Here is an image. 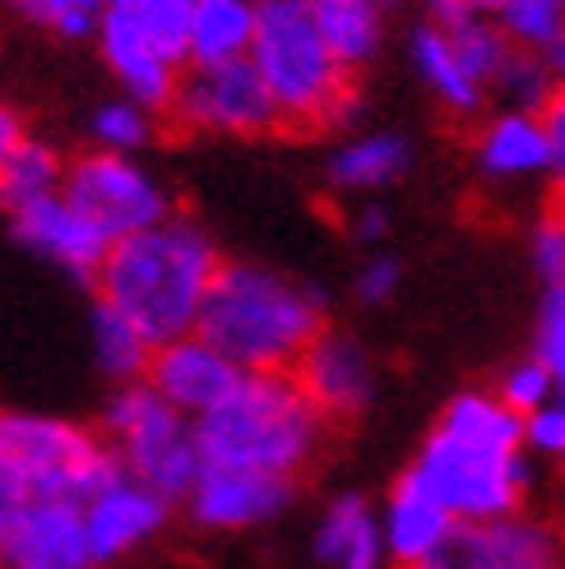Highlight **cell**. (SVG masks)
Returning a JSON list of instances; mask_svg holds the SVG:
<instances>
[{"label": "cell", "instance_id": "1", "mask_svg": "<svg viewBox=\"0 0 565 569\" xmlns=\"http://www.w3.org/2000/svg\"><path fill=\"white\" fill-rule=\"evenodd\" d=\"M524 417L496 389H464L445 403L408 463L459 523H492L524 509L533 491Z\"/></svg>", "mask_w": 565, "mask_h": 569}, {"label": "cell", "instance_id": "2", "mask_svg": "<svg viewBox=\"0 0 565 569\" xmlns=\"http://www.w3.org/2000/svg\"><path fill=\"white\" fill-rule=\"evenodd\" d=\"M218 246L195 218L167 213L107 250L93 278L98 301H107L149 338L167 348L200 329V310L218 273Z\"/></svg>", "mask_w": 565, "mask_h": 569}, {"label": "cell", "instance_id": "3", "mask_svg": "<svg viewBox=\"0 0 565 569\" xmlns=\"http://www.w3.org/2000/svg\"><path fill=\"white\" fill-rule=\"evenodd\" d=\"M241 371H297L325 333V297L256 260H222L200 310V329Z\"/></svg>", "mask_w": 565, "mask_h": 569}, {"label": "cell", "instance_id": "4", "mask_svg": "<svg viewBox=\"0 0 565 569\" xmlns=\"http://www.w3.org/2000/svg\"><path fill=\"white\" fill-rule=\"evenodd\" d=\"M329 417L293 371H246L214 412L195 421L205 463L301 477L329 440Z\"/></svg>", "mask_w": 565, "mask_h": 569}, {"label": "cell", "instance_id": "5", "mask_svg": "<svg viewBox=\"0 0 565 569\" xmlns=\"http://www.w3.org/2000/svg\"><path fill=\"white\" fill-rule=\"evenodd\" d=\"M250 66L269 83L282 111V130L316 134L357 121V79L329 51L316 14H310V0H260Z\"/></svg>", "mask_w": 565, "mask_h": 569}, {"label": "cell", "instance_id": "6", "mask_svg": "<svg viewBox=\"0 0 565 569\" xmlns=\"http://www.w3.org/2000/svg\"><path fill=\"white\" fill-rule=\"evenodd\" d=\"M102 440L111 445V453H117L130 477H139L172 505H186L195 477L205 468L195 417H186L177 403H167L149 380H130L111 389L102 408Z\"/></svg>", "mask_w": 565, "mask_h": 569}, {"label": "cell", "instance_id": "7", "mask_svg": "<svg viewBox=\"0 0 565 569\" xmlns=\"http://www.w3.org/2000/svg\"><path fill=\"white\" fill-rule=\"evenodd\" d=\"M0 453H10L47 491L75 500H89L121 468L111 445L93 436L89 426L47 412H19V408H0Z\"/></svg>", "mask_w": 565, "mask_h": 569}, {"label": "cell", "instance_id": "8", "mask_svg": "<svg viewBox=\"0 0 565 569\" xmlns=\"http://www.w3.org/2000/svg\"><path fill=\"white\" fill-rule=\"evenodd\" d=\"M167 121L190 134L256 139L282 130V111L260 70L250 66V56H241V61L222 66H186L177 98L167 107Z\"/></svg>", "mask_w": 565, "mask_h": 569}, {"label": "cell", "instance_id": "9", "mask_svg": "<svg viewBox=\"0 0 565 569\" xmlns=\"http://www.w3.org/2000/svg\"><path fill=\"white\" fill-rule=\"evenodd\" d=\"M66 199L111 246L172 213L167 190L158 186L149 167H139L130 153H107V149H89L66 167Z\"/></svg>", "mask_w": 565, "mask_h": 569}, {"label": "cell", "instance_id": "10", "mask_svg": "<svg viewBox=\"0 0 565 569\" xmlns=\"http://www.w3.org/2000/svg\"><path fill=\"white\" fill-rule=\"evenodd\" d=\"M422 569H565V528L528 509L492 523H464Z\"/></svg>", "mask_w": 565, "mask_h": 569}, {"label": "cell", "instance_id": "11", "mask_svg": "<svg viewBox=\"0 0 565 569\" xmlns=\"http://www.w3.org/2000/svg\"><path fill=\"white\" fill-rule=\"evenodd\" d=\"M293 496H297L293 477L205 463L186 496V515L205 532H246V528L274 523L293 505Z\"/></svg>", "mask_w": 565, "mask_h": 569}, {"label": "cell", "instance_id": "12", "mask_svg": "<svg viewBox=\"0 0 565 569\" xmlns=\"http://www.w3.org/2000/svg\"><path fill=\"white\" fill-rule=\"evenodd\" d=\"M172 509L177 505L167 496L145 487V481L130 477L126 468H117L89 500H83V523H89L93 560L98 565H117L130 551L149 547L153 537L172 523Z\"/></svg>", "mask_w": 565, "mask_h": 569}, {"label": "cell", "instance_id": "13", "mask_svg": "<svg viewBox=\"0 0 565 569\" xmlns=\"http://www.w3.org/2000/svg\"><path fill=\"white\" fill-rule=\"evenodd\" d=\"M0 569H98L83 500L47 496L0 537Z\"/></svg>", "mask_w": 565, "mask_h": 569}, {"label": "cell", "instance_id": "14", "mask_svg": "<svg viewBox=\"0 0 565 569\" xmlns=\"http://www.w3.org/2000/svg\"><path fill=\"white\" fill-rule=\"evenodd\" d=\"M293 376L329 421H357L376 398V361L344 329H325Z\"/></svg>", "mask_w": 565, "mask_h": 569}, {"label": "cell", "instance_id": "15", "mask_svg": "<svg viewBox=\"0 0 565 569\" xmlns=\"http://www.w3.org/2000/svg\"><path fill=\"white\" fill-rule=\"evenodd\" d=\"M10 232L23 250H33V254H42V260H51L56 269H66L75 278H89V282L98 278L107 250H111V241L66 199V190L14 209Z\"/></svg>", "mask_w": 565, "mask_h": 569}, {"label": "cell", "instance_id": "16", "mask_svg": "<svg viewBox=\"0 0 565 569\" xmlns=\"http://www.w3.org/2000/svg\"><path fill=\"white\" fill-rule=\"evenodd\" d=\"M93 38H98V51H102L111 79L121 83V93L153 107L158 117H167V107L177 98V83H181V66L172 56H167L121 6L102 10Z\"/></svg>", "mask_w": 565, "mask_h": 569}, {"label": "cell", "instance_id": "17", "mask_svg": "<svg viewBox=\"0 0 565 569\" xmlns=\"http://www.w3.org/2000/svg\"><path fill=\"white\" fill-rule=\"evenodd\" d=\"M241 376H246L241 366L222 348H214L205 333H186L177 343L153 352L145 380L167 398V403H177L186 417L200 421L241 385Z\"/></svg>", "mask_w": 565, "mask_h": 569}, {"label": "cell", "instance_id": "18", "mask_svg": "<svg viewBox=\"0 0 565 569\" xmlns=\"http://www.w3.org/2000/svg\"><path fill=\"white\" fill-rule=\"evenodd\" d=\"M380 528H385L389 565L394 569H422L449 547V537H455L464 523L449 515V505L427 487V481H422L413 468H404L380 505Z\"/></svg>", "mask_w": 565, "mask_h": 569}, {"label": "cell", "instance_id": "19", "mask_svg": "<svg viewBox=\"0 0 565 569\" xmlns=\"http://www.w3.org/2000/svg\"><path fill=\"white\" fill-rule=\"evenodd\" d=\"M473 158H477V172H483L487 181L552 177V144H547L543 111L500 107L496 117H487L483 126H477Z\"/></svg>", "mask_w": 565, "mask_h": 569}, {"label": "cell", "instance_id": "20", "mask_svg": "<svg viewBox=\"0 0 565 569\" xmlns=\"http://www.w3.org/2000/svg\"><path fill=\"white\" fill-rule=\"evenodd\" d=\"M310 551H316V560L325 569H385L389 565V547H385L380 509L366 496H357V491L334 496L320 509V519H316Z\"/></svg>", "mask_w": 565, "mask_h": 569}, {"label": "cell", "instance_id": "21", "mask_svg": "<svg viewBox=\"0 0 565 569\" xmlns=\"http://www.w3.org/2000/svg\"><path fill=\"white\" fill-rule=\"evenodd\" d=\"M413 167V144L394 130H366L344 139L329 162H325V177L338 194H371L385 190L394 181H404Z\"/></svg>", "mask_w": 565, "mask_h": 569}, {"label": "cell", "instance_id": "22", "mask_svg": "<svg viewBox=\"0 0 565 569\" xmlns=\"http://www.w3.org/2000/svg\"><path fill=\"white\" fill-rule=\"evenodd\" d=\"M413 70L417 79L427 83V93L449 111V117H477V111L487 107V89L468 74V66L459 61V51L455 42H449V28L440 23H422L417 33H413Z\"/></svg>", "mask_w": 565, "mask_h": 569}, {"label": "cell", "instance_id": "23", "mask_svg": "<svg viewBox=\"0 0 565 569\" xmlns=\"http://www.w3.org/2000/svg\"><path fill=\"white\" fill-rule=\"evenodd\" d=\"M310 14H316L320 33L329 42V51L344 61V70H361L371 66L380 47H385V0H310Z\"/></svg>", "mask_w": 565, "mask_h": 569}, {"label": "cell", "instance_id": "24", "mask_svg": "<svg viewBox=\"0 0 565 569\" xmlns=\"http://www.w3.org/2000/svg\"><path fill=\"white\" fill-rule=\"evenodd\" d=\"M260 0H200L190 23V66H222L250 56Z\"/></svg>", "mask_w": 565, "mask_h": 569}, {"label": "cell", "instance_id": "25", "mask_svg": "<svg viewBox=\"0 0 565 569\" xmlns=\"http://www.w3.org/2000/svg\"><path fill=\"white\" fill-rule=\"evenodd\" d=\"M89 348L98 371L111 385H130V380H145L149 376V361H153V343L139 333L121 310H111L107 301H93L89 310Z\"/></svg>", "mask_w": 565, "mask_h": 569}, {"label": "cell", "instance_id": "26", "mask_svg": "<svg viewBox=\"0 0 565 569\" xmlns=\"http://www.w3.org/2000/svg\"><path fill=\"white\" fill-rule=\"evenodd\" d=\"M66 167L70 162L56 153L47 139H23L14 158L6 162V172H0V209L14 213L23 204H33V199L66 190Z\"/></svg>", "mask_w": 565, "mask_h": 569}, {"label": "cell", "instance_id": "27", "mask_svg": "<svg viewBox=\"0 0 565 569\" xmlns=\"http://www.w3.org/2000/svg\"><path fill=\"white\" fill-rule=\"evenodd\" d=\"M89 130H93V149H107V153H139L145 144H153V134H158V111L121 93V98H107V102L93 107Z\"/></svg>", "mask_w": 565, "mask_h": 569}, {"label": "cell", "instance_id": "28", "mask_svg": "<svg viewBox=\"0 0 565 569\" xmlns=\"http://www.w3.org/2000/svg\"><path fill=\"white\" fill-rule=\"evenodd\" d=\"M445 28V23H440ZM449 42H455V51H459V61L468 66V74L483 83V89L492 93L496 89V79H500V70L511 66V56H515V42H511V33L496 23V19H473V23H455L449 28Z\"/></svg>", "mask_w": 565, "mask_h": 569}, {"label": "cell", "instance_id": "29", "mask_svg": "<svg viewBox=\"0 0 565 569\" xmlns=\"http://www.w3.org/2000/svg\"><path fill=\"white\" fill-rule=\"evenodd\" d=\"M111 6H121L177 66H190V23L200 0H111Z\"/></svg>", "mask_w": 565, "mask_h": 569}, {"label": "cell", "instance_id": "30", "mask_svg": "<svg viewBox=\"0 0 565 569\" xmlns=\"http://www.w3.org/2000/svg\"><path fill=\"white\" fill-rule=\"evenodd\" d=\"M556 89H561V79H556V70L547 66V56H543V51H528V47H515L511 66L500 70V79H496L492 93L500 98V107L547 111V102L556 98Z\"/></svg>", "mask_w": 565, "mask_h": 569}, {"label": "cell", "instance_id": "31", "mask_svg": "<svg viewBox=\"0 0 565 569\" xmlns=\"http://www.w3.org/2000/svg\"><path fill=\"white\" fill-rule=\"evenodd\" d=\"M496 393H500L519 417L538 412L543 403L561 398V393H556V380H552V371H547V361H543L538 352H528V357H519L515 366H505V376H500Z\"/></svg>", "mask_w": 565, "mask_h": 569}, {"label": "cell", "instance_id": "32", "mask_svg": "<svg viewBox=\"0 0 565 569\" xmlns=\"http://www.w3.org/2000/svg\"><path fill=\"white\" fill-rule=\"evenodd\" d=\"M14 6L28 19L47 23L51 33H61V38H93L98 19H102V10L111 6V0H14Z\"/></svg>", "mask_w": 565, "mask_h": 569}, {"label": "cell", "instance_id": "33", "mask_svg": "<svg viewBox=\"0 0 565 569\" xmlns=\"http://www.w3.org/2000/svg\"><path fill=\"white\" fill-rule=\"evenodd\" d=\"M533 352L547 361V371L556 380V393L565 398V282L543 292L538 301V329H533Z\"/></svg>", "mask_w": 565, "mask_h": 569}, {"label": "cell", "instance_id": "34", "mask_svg": "<svg viewBox=\"0 0 565 569\" xmlns=\"http://www.w3.org/2000/svg\"><path fill=\"white\" fill-rule=\"evenodd\" d=\"M524 449L533 459H565V398H552V403L524 417Z\"/></svg>", "mask_w": 565, "mask_h": 569}, {"label": "cell", "instance_id": "35", "mask_svg": "<svg viewBox=\"0 0 565 569\" xmlns=\"http://www.w3.org/2000/svg\"><path fill=\"white\" fill-rule=\"evenodd\" d=\"M404 288V264L394 260V254H366V264L357 269V278H353V292H357V301H366V306H385V301H394V292Z\"/></svg>", "mask_w": 565, "mask_h": 569}, {"label": "cell", "instance_id": "36", "mask_svg": "<svg viewBox=\"0 0 565 569\" xmlns=\"http://www.w3.org/2000/svg\"><path fill=\"white\" fill-rule=\"evenodd\" d=\"M533 269H538L543 288H556V282H565V227L556 213H547L538 227H533Z\"/></svg>", "mask_w": 565, "mask_h": 569}, {"label": "cell", "instance_id": "37", "mask_svg": "<svg viewBox=\"0 0 565 569\" xmlns=\"http://www.w3.org/2000/svg\"><path fill=\"white\" fill-rule=\"evenodd\" d=\"M500 6L505 0H427V14H432V23L455 28V23H473V19H496Z\"/></svg>", "mask_w": 565, "mask_h": 569}, {"label": "cell", "instance_id": "38", "mask_svg": "<svg viewBox=\"0 0 565 569\" xmlns=\"http://www.w3.org/2000/svg\"><path fill=\"white\" fill-rule=\"evenodd\" d=\"M348 237H353L357 246H380V241L389 237V213H385L380 204H371V199H366V204L348 218Z\"/></svg>", "mask_w": 565, "mask_h": 569}, {"label": "cell", "instance_id": "39", "mask_svg": "<svg viewBox=\"0 0 565 569\" xmlns=\"http://www.w3.org/2000/svg\"><path fill=\"white\" fill-rule=\"evenodd\" d=\"M23 126H19V117H14V111L6 107V102H0V172H6V162L14 158V149L23 144Z\"/></svg>", "mask_w": 565, "mask_h": 569}, {"label": "cell", "instance_id": "40", "mask_svg": "<svg viewBox=\"0 0 565 569\" xmlns=\"http://www.w3.org/2000/svg\"><path fill=\"white\" fill-rule=\"evenodd\" d=\"M543 56H547V66L556 70V79H565V33H561V38H556V42H552Z\"/></svg>", "mask_w": 565, "mask_h": 569}, {"label": "cell", "instance_id": "41", "mask_svg": "<svg viewBox=\"0 0 565 569\" xmlns=\"http://www.w3.org/2000/svg\"><path fill=\"white\" fill-rule=\"evenodd\" d=\"M552 213L561 218V227H565V190H556V199H552Z\"/></svg>", "mask_w": 565, "mask_h": 569}, {"label": "cell", "instance_id": "42", "mask_svg": "<svg viewBox=\"0 0 565 569\" xmlns=\"http://www.w3.org/2000/svg\"><path fill=\"white\" fill-rule=\"evenodd\" d=\"M399 6H404V0H385V10H389V14H394V10H399Z\"/></svg>", "mask_w": 565, "mask_h": 569}, {"label": "cell", "instance_id": "43", "mask_svg": "<svg viewBox=\"0 0 565 569\" xmlns=\"http://www.w3.org/2000/svg\"><path fill=\"white\" fill-rule=\"evenodd\" d=\"M556 93H561V98H565V79H561V89H556Z\"/></svg>", "mask_w": 565, "mask_h": 569}, {"label": "cell", "instance_id": "44", "mask_svg": "<svg viewBox=\"0 0 565 569\" xmlns=\"http://www.w3.org/2000/svg\"><path fill=\"white\" fill-rule=\"evenodd\" d=\"M561 481H565V459H561Z\"/></svg>", "mask_w": 565, "mask_h": 569}]
</instances>
